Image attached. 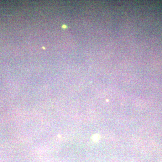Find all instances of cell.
Wrapping results in <instances>:
<instances>
[{
    "mask_svg": "<svg viewBox=\"0 0 162 162\" xmlns=\"http://www.w3.org/2000/svg\"><path fill=\"white\" fill-rule=\"evenodd\" d=\"M92 140L93 141H95V142H97L99 141V139H100V136L99 134H94L93 135L92 137L91 138Z\"/></svg>",
    "mask_w": 162,
    "mask_h": 162,
    "instance_id": "6da1fadb",
    "label": "cell"
}]
</instances>
